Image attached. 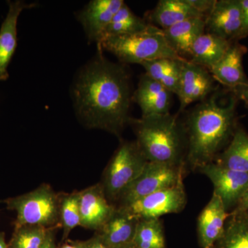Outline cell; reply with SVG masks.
<instances>
[{
  "instance_id": "83f0119b",
  "label": "cell",
  "mask_w": 248,
  "mask_h": 248,
  "mask_svg": "<svg viewBox=\"0 0 248 248\" xmlns=\"http://www.w3.org/2000/svg\"><path fill=\"white\" fill-rule=\"evenodd\" d=\"M60 220L65 240L76 227L80 226L79 192L66 195L60 199Z\"/></svg>"
},
{
  "instance_id": "e0dca14e",
  "label": "cell",
  "mask_w": 248,
  "mask_h": 248,
  "mask_svg": "<svg viewBox=\"0 0 248 248\" xmlns=\"http://www.w3.org/2000/svg\"><path fill=\"white\" fill-rule=\"evenodd\" d=\"M247 52L244 46L232 42L221 60L209 70L217 82L228 90L248 86V79L243 66V58Z\"/></svg>"
},
{
  "instance_id": "6da1fadb",
  "label": "cell",
  "mask_w": 248,
  "mask_h": 248,
  "mask_svg": "<svg viewBox=\"0 0 248 248\" xmlns=\"http://www.w3.org/2000/svg\"><path fill=\"white\" fill-rule=\"evenodd\" d=\"M97 48L96 55L77 73L71 99L77 117L84 125L120 138L132 120L131 74L127 65L110 61Z\"/></svg>"
},
{
  "instance_id": "8fae6325",
  "label": "cell",
  "mask_w": 248,
  "mask_h": 248,
  "mask_svg": "<svg viewBox=\"0 0 248 248\" xmlns=\"http://www.w3.org/2000/svg\"><path fill=\"white\" fill-rule=\"evenodd\" d=\"M205 32L228 42L239 40L242 28V11L239 0H218L205 17Z\"/></svg>"
},
{
  "instance_id": "7a4b0ae2",
  "label": "cell",
  "mask_w": 248,
  "mask_h": 248,
  "mask_svg": "<svg viewBox=\"0 0 248 248\" xmlns=\"http://www.w3.org/2000/svg\"><path fill=\"white\" fill-rule=\"evenodd\" d=\"M224 95L217 89L191 109L182 121L187 139V171L199 170L214 162L234 135L238 127L236 105L239 99L232 92L227 98Z\"/></svg>"
},
{
  "instance_id": "e575fe53",
  "label": "cell",
  "mask_w": 248,
  "mask_h": 248,
  "mask_svg": "<svg viewBox=\"0 0 248 248\" xmlns=\"http://www.w3.org/2000/svg\"><path fill=\"white\" fill-rule=\"evenodd\" d=\"M54 230L55 229L50 230V231L48 232L42 248H58L56 243H55Z\"/></svg>"
},
{
  "instance_id": "d6986e66",
  "label": "cell",
  "mask_w": 248,
  "mask_h": 248,
  "mask_svg": "<svg viewBox=\"0 0 248 248\" xmlns=\"http://www.w3.org/2000/svg\"><path fill=\"white\" fill-rule=\"evenodd\" d=\"M197 17L205 19L186 0H160L154 9L146 13L144 19L151 25L166 30L179 23Z\"/></svg>"
},
{
  "instance_id": "1f68e13d",
  "label": "cell",
  "mask_w": 248,
  "mask_h": 248,
  "mask_svg": "<svg viewBox=\"0 0 248 248\" xmlns=\"http://www.w3.org/2000/svg\"><path fill=\"white\" fill-rule=\"evenodd\" d=\"M238 99L244 101L248 107V86H240L236 89L231 90Z\"/></svg>"
},
{
  "instance_id": "f35d334b",
  "label": "cell",
  "mask_w": 248,
  "mask_h": 248,
  "mask_svg": "<svg viewBox=\"0 0 248 248\" xmlns=\"http://www.w3.org/2000/svg\"></svg>"
},
{
  "instance_id": "836d02e7",
  "label": "cell",
  "mask_w": 248,
  "mask_h": 248,
  "mask_svg": "<svg viewBox=\"0 0 248 248\" xmlns=\"http://www.w3.org/2000/svg\"><path fill=\"white\" fill-rule=\"evenodd\" d=\"M87 248H108L102 242L97 234L94 235L91 239L86 241Z\"/></svg>"
},
{
  "instance_id": "9a60e30c",
  "label": "cell",
  "mask_w": 248,
  "mask_h": 248,
  "mask_svg": "<svg viewBox=\"0 0 248 248\" xmlns=\"http://www.w3.org/2000/svg\"><path fill=\"white\" fill-rule=\"evenodd\" d=\"M173 93L146 73L140 78L138 88L134 91L133 101L141 110V117L170 113Z\"/></svg>"
},
{
  "instance_id": "277c9868",
  "label": "cell",
  "mask_w": 248,
  "mask_h": 248,
  "mask_svg": "<svg viewBox=\"0 0 248 248\" xmlns=\"http://www.w3.org/2000/svg\"><path fill=\"white\" fill-rule=\"evenodd\" d=\"M97 48L113 54L119 62L125 65L141 64L156 59L182 58L170 48L163 31L157 27L133 35L108 37L102 41Z\"/></svg>"
},
{
  "instance_id": "52a82bcc",
  "label": "cell",
  "mask_w": 248,
  "mask_h": 248,
  "mask_svg": "<svg viewBox=\"0 0 248 248\" xmlns=\"http://www.w3.org/2000/svg\"><path fill=\"white\" fill-rule=\"evenodd\" d=\"M187 173L186 167L148 161L140 176L119 197L115 207L123 208L156 191L175 185L184 181Z\"/></svg>"
},
{
  "instance_id": "ac0fdd59",
  "label": "cell",
  "mask_w": 248,
  "mask_h": 248,
  "mask_svg": "<svg viewBox=\"0 0 248 248\" xmlns=\"http://www.w3.org/2000/svg\"><path fill=\"white\" fill-rule=\"evenodd\" d=\"M138 223V218L124 209L116 208L96 234L108 248H130L133 246Z\"/></svg>"
},
{
  "instance_id": "3957f363",
  "label": "cell",
  "mask_w": 248,
  "mask_h": 248,
  "mask_svg": "<svg viewBox=\"0 0 248 248\" xmlns=\"http://www.w3.org/2000/svg\"><path fill=\"white\" fill-rule=\"evenodd\" d=\"M130 124L135 141L148 161L186 168L187 139L184 124L177 115L132 118Z\"/></svg>"
},
{
  "instance_id": "5b68a950",
  "label": "cell",
  "mask_w": 248,
  "mask_h": 248,
  "mask_svg": "<svg viewBox=\"0 0 248 248\" xmlns=\"http://www.w3.org/2000/svg\"><path fill=\"white\" fill-rule=\"evenodd\" d=\"M9 210L17 213L15 228L38 226L56 228L60 223V198L50 186L42 185L33 191L4 201Z\"/></svg>"
},
{
  "instance_id": "30bf717a",
  "label": "cell",
  "mask_w": 248,
  "mask_h": 248,
  "mask_svg": "<svg viewBox=\"0 0 248 248\" xmlns=\"http://www.w3.org/2000/svg\"><path fill=\"white\" fill-rule=\"evenodd\" d=\"M216 82L208 69L185 60L177 95L180 102L179 112L213 94L218 89Z\"/></svg>"
},
{
  "instance_id": "2e32d148",
  "label": "cell",
  "mask_w": 248,
  "mask_h": 248,
  "mask_svg": "<svg viewBox=\"0 0 248 248\" xmlns=\"http://www.w3.org/2000/svg\"><path fill=\"white\" fill-rule=\"evenodd\" d=\"M9 11L0 29V81L9 78V63L14 56L17 44V22L24 9H32L36 4H27L24 1H8Z\"/></svg>"
},
{
  "instance_id": "cb8c5ba5",
  "label": "cell",
  "mask_w": 248,
  "mask_h": 248,
  "mask_svg": "<svg viewBox=\"0 0 248 248\" xmlns=\"http://www.w3.org/2000/svg\"><path fill=\"white\" fill-rule=\"evenodd\" d=\"M214 162L239 172H248V134L237 127L228 146Z\"/></svg>"
},
{
  "instance_id": "5bb4252c",
  "label": "cell",
  "mask_w": 248,
  "mask_h": 248,
  "mask_svg": "<svg viewBox=\"0 0 248 248\" xmlns=\"http://www.w3.org/2000/svg\"><path fill=\"white\" fill-rule=\"evenodd\" d=\"M229 218L223 202L213 193L208 204L201 212L197 220L199 243L202 248H214L225 232Z\"/></svg>"
},
{
  "instance_id": "603a6c76",
  "label": "cell",
  "mask_w": 248,
  "mask_h": 248,
  "mask_svg": "<svg viewBox=\"0 0 248 248\" xmlns=\"http://www.w3.org/2000/svg\"><path fill=\"white\" fill-rule=\"evenodd\" d=\"M155 27L147 22L144 18L136 16L124 2L104 31L101 42L108 37L147 32Z\"/></svg>"
},
{
  "instance_id": "d6a6232c",
  "label": "cell",
  "mask_w": 248,
  "mask_h": 248,
  "mask_svg": "<svg viewBox=\"0 0 248 248\" xmlns=\"http://www.w3.org/2000/svg\"><path fill=\"white\" fill-rule=\"evenodd\" d=\"M60 248H87L86 241L66 240Z\"/></svg>"
},
{
  "instance_id": "7402d4cb",
  "label": "cell",
  "mask_w": 248,
  "mask_h": 248,
  "mask_svg": "<svg viewBox=\"0 0 248 248\" xmlns=\"http://www.w3.org/2000/svg\"><path fill=\"white\" fill-rule=\"evenodd\" d=\"M183 58H161L141 63L147 76L177 95L184 62Z\"/></svg>"
},
{
  "instance_id": "4fadbf2b",
  "label": "cell",
  "mask_w": 248,
  "mask_h": 248,
  "mask_svg": "<svg viewBox=\"0 0 248 248\" xmlns=\"http://www.w3.org/2000/svg\"><path fill=\"white\" fill-rule=\"evenodd\" d=\"M80 226L98 231L110 218L116 207L108 200L102 185L97 184L79 192Z\"/></svg>"
},
{
  "instance_id": "74e56055",
  "label": "cell",
  "mask_w": 248,
  "mask_h": 248,
  "mask_svg": "<svg viewBox=\"0 0 248 248\" xmlns=\"http://www.w3.org/2000/svg\"><path fill=\"white\" fill-rule=\"evenodd\" d=\"M133 248V246H132V247H131V248Z\"/></svg>"
},
{
  "instance_id": "44dd1931",
  "label": "cell",
  "mask_w": 248,
  "mask_h": 248,
  "mask_svg": "<svg viewBox=\"0 0 248 248\" xmlns=\"http://www.w3.org/2000/svg\"><path fill=\"white\" fill-rule=\"evenodd\" d=\"M232 42L205 32L194 42L188 61L210 70L226 53Z\"/></svg>"
},
{
  "instance_id": "8992f818",
  "label": "cell",
  "mask_w": 248,
  "mask_h": 248,
  "mask_svg": "<svg viewBox=\"0 0 248 248\" xmlns=\"http://www.w3.org/2000/svg\"><path fill=\"white\" fill-rule=\"evenodd\" d=\"M148 160L135 141H122L108 164L102 187L115 205L124 190L140 176Z\"/></svg>"
},
{
  "instance_id": "ba28073f",
  "label": "cell",
  "mask_w": 248,
  "mask_h": 248,
  "mask_svg": "<svg viewBox=\"0 0 248 248\" xmlns=\"http://www.w3.org/2000/svg\"><path fill=\"white\" fill-rule=\"evenodd\" d=\"M187 202L184 181H181L175 185L135 201L127 206L117 208L124 209L129 215L140 220L180 213L185 208Z\"/></svg>"
},
{
  "instance_id": "f546056e",
  "label": "cell",
  "mask_w": 248,
  "mask_h": 248,
  "mask_svg": "<svg viewBox=\"0 0 248 248\" xmlns=\"http://www.w3.org/2000/svg\"><path fill=\"white\" fill-rule=\"evenodd\" d=\"M239 2L242 11V28L239 40L248 35V0H239Z\"/></svg>"
},
{
  "instance_id": "7c38bea8",
  "label": "cell",
  "mask_w": 248,
  "mask_h": 248,
  "mask_svg": "<svg viewBox=\"0 0 248 248\" xmlns=\"http://www.w3.org/2000/svg\"><path fill=\"white\" fill-rule=\"evenodd\" d=\"M123 0H92L77 15L89 42L99 45L103 34L119 9Z\"/></svg>"
},
{
  "instance_id": "d4e9b609",
  "label": "cell",
  "mask_w": 248,
  "mask_h": 248,
  "mask_svg": "<svg viewBox=\"0 0 248 248\" xmlns=\"http://www.w3.org/2000/svg\"><path fill=\"white\" fill-rule=\"evenodd\" d=\"M133 248H167L162 221L160 218L139 220Z\"/></svg>"
},
{
  "instance_id": "8d00e7d4",
  "label": "cell",
  "mask_w": 248,
  "mask_h": 248,
  "mask_svg": "<svg viewBox=\"0 0 248 248\" xmlns=\"http://www.w3.org/2000/svg\"><path fill=\"white\" fill-rule=\"evenodd\" d=\"M237 216L242 217L243 218H244V219L246 220V221L248 223V210H247L246 212H245L244 213L241 214V215H237Z\"/></svg>"
},
{
  "instance_id": "d590c367",
  "label": "cell",
  "mask_w": 248,
  "mask_h": 248,
  "mask_svg": "<svg viewBox=\"0 0 248 248\" xmlns=\"http://www.w3.org/2000/svg\"><path fill=\"white\" fill-rule=\"evenodd\" d=\"M0 248H8L4 233L0 232Z\"/></svg>"
},
{
  "instance_id": "4dcf8cb0",
  "label": "cell",
  "mask_w": 248,
  "mask_h": 248,
  "mask_svg": "<svg viewBox=\"0 0 248 248\" xmlns=\"http://www.w3.org/2000/svg\"><path fill=\"white\" fill-rule=\"evenodd\" d=\"M247 210H248V189L245 192L242 198L239 201V203L235 207L234 210H232L231 213H229V217L237 216V215L244 213Z\"/></svg>"
},
{
  "instance_id": "4316f807",
  "label": "cell",
  "mask_w": 248,
  "mask_h": 248,
  "mask_svg": "<svg viewBox=\"0 0 248 248\" xmlns=\"http://www.w3.org/2000/svg\"><path fill=\"white\" fill-rule=\"evenodd\" d=\"M38 226H23L15 228L8 248H42L50 230Z\"/></svg>"
},
{
  "instance_id": "484cf974",
  "label": "cell",
  "mask_w": 248,
  "mask_h": 248,
  "mask_svg": "<svg viewBox=\"0 0 248 248\" xmlns=\"http://www.w3.org/2000/svg\"><path fill=\"white\" fill-rule=\"evenodd\" d=\"M214 248H248V223L241 216L229 217L225 232Z\"/></svg>"
},
{
  "instance_id": "9c48e42d",
  "label": "cell",
  "mask_w": 248,
  "mask_h": 248,
  "mask_svg": "<svg viewBox=\"0 0 248 248\" xmlns=\"http://www.w3.org/2000/svg\"><path fill=\"white\" fill-rule=\"evenodd\" d=\"M198 171L213 183V193L220 197L229 213L248 189V172L226 169L215 162L205 165Z\"/></svg>"
},
{
  "instance_id": "ffe728a7",
  "label": "cell",
  "mask_w": 248,
  "mask_h": 248,
  "mask_svg": "<svg viewBox=\"0 0 248 248\" xmlns=\"http://www.w3.org/2000/svg\"><path fill=\"white\" fill-rule=\"evenodd\" d=\"M170 48L183 59L189 56L194 42L205 32L204 18H192L162 30Z\"/></svg>"
},
{
  "instance_id": "f1b7e54d",
  "label": "cell",
  "mask_w": 248,
  "mask_h": 248,
  "mask_svg": "<svg viewBox=\"0 0 248 248\" xmlns=\"http://www.w3.org/2000/svg\"><path fill=\"white\" fill-rule=\"evenodd\" d=\"M186 1L197 12L200 13L205 18L213 9L217 0H186Z\"/></svg>"
}]
</instances>
